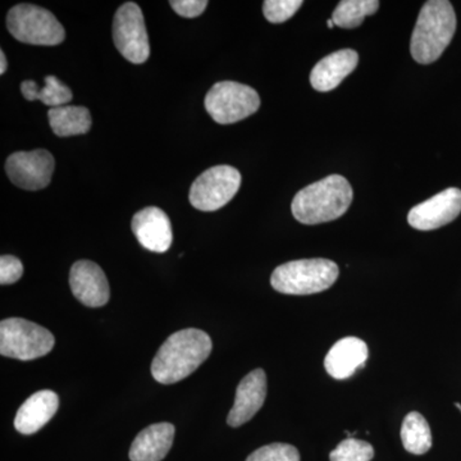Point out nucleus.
Masks as SVG:
<instances>
[{"label":"nucleus","mask_w":461,"mask_h":461,"mask_svg":"<svg viewBox=\"0 0 461 461\" xmlns=\"http://www.w3.org/2000/svg\"><path fill=\"white\" fill-rule=\"evenodd\" d=\"M212 348V339L204 330H178L160 346L151 363V375L162 384L180 382L193 375L208 359Z\"/></svg>","instance_id":"nucleus-1"},{"label":"nucleus","mask_w":461,"mask_h":461,"mask_svg":"<svg viewBox=\"0 0 461 461\" xmlns=\"http://www.w3.org/2000/svg\"><path fill=\"white\" fill-rule=\"evenodd\" d=\"M353 196L348 181L342 176L332 175L300 190L293 200L291 211L303 224L330 222L348 212Z\"/></svg>","instance_id":"nucleus-2"},{"label":"nucleus","mask_w":461,"mask_h":461,"mask_svg":"<svg viewBox=\"0 0 461 461\" xmlns=\"http://www.w3.org/2000/svg\"><path fill=\"white\" fill-rule=\"evenodd\" d=\"M456 14L447 0H429L421 8L411 35V51L415 62H436L453 41Z\"/></svg>","instance_id":"nucleus-3"},{"label":"nucleus","mask_w":461,"mask_h":461,"mask_svg":"<svg viewBox=\"0 0 461 461\" xmlns=\"http://www.w3.org/2000/svg\"><path fill=\"white\" fill-rule=\"evenodd\" d=\"M338 264L329 259L294 260L277 267L271 285L285 295H312L333 286L339 278Z\"/></svg>","instance_id":"nucleus-4"},{"label":"nucleus","mask_w":461,"mask_h":461,"mask_svg":"<svg viewBox=\"0 0 461 461\" xmlns=\"http://www.w3.org/2000/svg\"><path fill=\"white\" fill-rule=\"evenodd\" d=\"M8 32L18 41L54 47L65 41L66 32L48 9L33 5H17L8 12Z\"/></svg>","instance_id":"nucleus-5"},{"label":"nucleus","mask_w":461,"mask_h":461,"mask_svg":"<svg viewBox=\"0 0 461 461\" xmlns=\"http://www.w3.org/2000/svg\"><path fill=\"white\" fill-rule=\"evenodd\" d=\"M56 339L50 330L23 320L8 318L0 323V354L18 360H33L53 350Z\"/></svg>","instance_id":"nucleus-6"},{"label":"nucleus","mask_w":461,"mask_h":461,"mask_svg":"<svg viewBox=\"0 0 461 461\" xmlns=\"http://www.w3.org/2000/svg\"><path fill=\"white\" fill-rule=\"evenodd\" d=\"M260 107L259 94L235 81L217 83L205 96L206 112L215 122L230 124L245 120Z\"/></svg>","instance_id":"nucleus-7"},{"label":"nucleus","mask_w":461,"mask_h":461,"mask_svg":"<svg viewBox=\"0 0 461 461\" xmlns=\"http://www.w3.org/2000/svg\"><path fill=\"white\" fill-rule=\"evenodd\" d=\"M241 186V175L230 166L206 169L191 185L189 199L194 208L215 212L229 204Z\"/></svg>","instance_id":"nucleus-8"},{"label":"nucleus","mask_w":461,"mask_h":461,"mask_svg":"<svg viewBox=\"0 0 461 461\" xmlns=\"http://www.w3.org/2000/svg\"><path fill=\"white\" fill-rule=\"evenodd\" d=\"M115 48L129 62L141 65L150 56V45L144 14L136 3H124L113 21Z\"/></svg>","instance_id":"nucleus-9"},{"label":"nucleus","mask_w":461,"mask_h":461,"mask_svg":"<svg viewBox=\"0 0 461 461\" xmlns=\"http://www.w3.org/2000/svg\"><path fill=\"white\" fill-rule=\"evenodd\" d=\"M56 168V160L50 151L36 149L32 151H17L8 158L5 172L9 180L20 189L38 191L50 184Z\"/></svg>","instance_id":"nucleus-10"},{"label":"nucleus","mask_w":461,"mask_h":461,"mask_svg":"<svg viewBox=\"0 0 461 461\" xmlns=\"http://www.w3.org/2000/svg\"><path fill=\"white\" fill-rule=\"evenodd\" d=\"M461 213V190L450 187L441 191L409 212L408 222L412 229L432 230L453 222Z\"/></svg>","instance_id":"nucleus-11"},{"label":"nucleus","mask_w":461,"mask_h":461,"mask_svg":"<svg viewBox=\"0 0 461 461\" xmlns=\"http://www.w3.org/2000/svg\"><path fill=\"white\" fill-rule=\"evenodd\" d=\"M69 286L76 299L89 308L105 305L111 297L105 273L90 260H78L72 266Z\"/></svg>","instance_id":"nucleus-12"},{"label":"nucleus","mask_w":461,"mask_h":461,"mask_svg":"<svg viewBox=\"0 0 461 461\" xmlns=\"http://www.w3.org/2000/svg\"><path fill=\"white\" fill-rule=\"evenodd\" d=\"M131 229L142 248L166 253L172 245V224L168 215L157 206H149L133 215Z\"/></svg>","instance_id":"nucleus-13"},{"label":"nucleus","mask_w":461,"mask_h":461,"mask_svg":"<svg viewBox=\"0 0 461 461\" xmlns=\"http://www.w3.org/2000/svg\"><path fill=\"white\" fill-rule=\"evenodd\" d=\"M267 396V375L263 369L249 373L240 382L236 390L235 402L227 417V423L233 429L241 427L253 420L254 415L262 409Z\"/></svg>","instance_id":"nucleus-14"},{"label":"nucleus","mask_w":461,"mask_h":461,"mask_svg":"<svg viewBox=\"0 0 461 461\" xmlns=\"http://www.w3.org/2000/svg\"><path fill=\"white\" fill-rule=\"evenodd\" d=\"M366 360L368 346L366 342L357 338H345L330 348L324 359V368L330 377L341 381L362 369Z\"/></svg>","instance_id":"nucleus-15"},{"label":"nucleus","mask_w":461,"mask_h":461,"mask_svg":"<svg viewBox=\"0 0 461 461\" xmlns=\"http://www.w3.org/2000/svg\"><path fill=\"white\" fill-rule=\"evenodd\" d=\"M359 56L353 50H341L324 57L314 66L311 84L317 91L336 89L357 68Z\"/></svg>","instance_id":"nucleus-16"},{"label":"nucleus","mask_w":461,"mask_h":461,"mask_svg":"<svg viewBox=\"0 0 461 461\" xmlns=\"http://www.w3.org/2000/svg\"><path fill=\"white\" fill-rule=\"evenodd\" d=\"M59 406V397L50 390L33 393L18 409L14 418V427L23 435H33L56 415Z\"/></svg>","instance_id":"nucleus-17"},{"label":"nucleus","mask_w":461,"mask_h":461,"mask_svg":"<svg viewBox=\"0 0 461 461\" xmlns=\"http://www.w3.org/2000/svg\"><path fill=\"white\" fill-rule=\"evenodd\" d=\"M175 432V426L171 423L151 424L136 436L130 450V459L162 461L171 450Z\"/></svg>","instance_id":"nucleus-18"},{"label":"nucleus","mask_w":461,"mask_h":461,"mask_svg":"<svg viewBox=\"0 0 461 461\" xmlns=\"http://www.w3.org/2000/svg\"><path fill=\"white\" fill-rule=\"evenodd\" d=\"M50 124L53 132L59 138L84 135L89 132L91 114L89 109L65 105V107L50 108L48 112Z\"/></svg>","instance_id":"nucleus-19"},{"label":"nucleus","mask_w":461,"mask_h":461,"mask_svg":"<svg viewBox=\"0 0 461 461\" xmlns=\"http://www.w3.org/2000/svg\"><path fill=\"white\" fill-rule=\"evenodd\" d=\"M44 87H39L35 81L26 80L21 84L25 99L33 102L41 100L45 105L51 108L65 107L72 100V91L67 85L60 83L54 76L44 78Z\"/></svg>","instance_id":"nucleus-20"},{"label":"nucleus","mask_w":461,"mask_h":461,"mask_svg":"<svg viewBox=\"0 0 461 461\" xmlns=\"http://www.w3.org/2000/svg\"><path fill=\"white\" fill-rule=\"evenodd\" d=\"M402 441L408 453L423 455L432 447V433L429 421L417 411L409 412L402 421Z\"/></svg>","instance_id":"nucleus-21"},{"label":"nucleus","mask_w":461,"mask_h":461,"mask_svg":"<svg viewBox=\"0 0 461 461\" xmlns=\"http://www.w3.org/2000/svg\"><path fill=\"white\" fill-rule=\"evenodd\" d=\"M377 0H342L332 14L335 26L341 29H355L362 25L366 16H372L378 11Z\"/></svg>","instance_id":"nucleus-22"},{"label":"nucleus","mask_w":461,"mask_h":461,"mask_svg":"<svg viewBox=\"0 0 461 461\" xmlns=\"http://www.w3.org/2000/svg\"><path fill=\"white\" fill-rule=\"evenodd\" d=\"M375 448L368 442L346 438L330 455V461H371Z\"/></svg>","instance_id":"nucleus-23"},{"label":"nucleus","mask_w":461,"mask_h":461,"mask_svg":"<svg viewBox=\"0 0 461 461\" xmlns=\"http://www.w3.org/2000/svg\"><path fill=\"white\" fill-rule=\"evenodd\" d=\"M247 461H300V454L295 446L271 444L258 448Z\"/></svg>","instance_id":"nucleus-24"},{"label":"nucleus","mask_w":461,"mask_h":461,"mask_svg":"<svg viewBox=\"0 0 461 461\" xmlns=\"http://www.w3.org/2000/svg\"><path fill=\"white\" fill-rule=\"evenodd\" d=\"M302 5V0H266L263 3V14L269 23H286Z\"/></svg>","instance_id":"nucleus-25"},{"label":"nucleus","mask_w":461,"mask_h":461,"mask_svg":"<svg viewBox=\"0 0 461 461\" xmlns=\"http://www.w3.org/2000/svg\"><path fill=\"white\" fill-rule=\"evenodd\" d=\"M23 275V266L18 258L2 256L0 258V284L12 285L20 280Z\"/></svg>","instance_id":"nucleus-26"},{"label":"nucleus","mask_w":461,"mask_h":461,"mask_svg":"<svg viewBox=\"0 0 461 461\" xmlns=\"http://www.w3.org/2000/svg\"><path fill=\"white\" fill-rule=\"evenodd\" d=\"M169 5L173 11L180 16L195 18L205 11L208 2L206 0H171Z\"/></svg>","instance_id":"nucleus-27"},{"label":"nucleus","mask_w":461,"mask_h":461,"mask_svg":"<svg viewBox=\"0 0 461 461\" xmlns=\"http://www.w3.org/2000/svg\"><path fill=\"white\" fill-rule=\"evenodd\" d=\"M7 71V58H5V51H0V74L5 75Z\"/></svg>","instance_id":"nucleus-28"},{"label":"nucleus","mask_w":461,"mask_h":461,"mask_svg":"<svg viewBox=\"0 0 461 461\" xmlns=\"http://www.w3.org/2000/svg\"><path fill=\"white\" fill-rule=\"evenodd\" d=\"M327 26H329L330 29H332V27L335 26V23H333L332 18H330V20L327 21Z\"/></svg>","instance_id":"nucleus-29"},{"label":"nucleus","mask_w":461,"mask_h":461,"mask_svg":"<svg viewBox=\"0 0 461 461\" xmlns=\"http://www.w3.org/2000/svg\"><path fill=\"white\" fill-rule=\"evenodd\" d=\"M455 406H456L457 409H459V411H461V405L460 403H455Z\"/></svg>","instance_id":"nucleus-30"}]
</instances>
